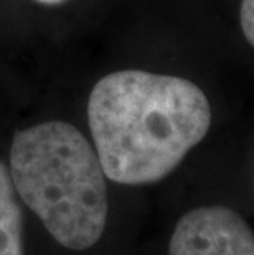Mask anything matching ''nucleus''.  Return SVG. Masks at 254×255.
<instances>
[{
  "label": "nucleus",
  "instance_id": "obj_1",
  "mask_svg": "<svg viewBox=\"0 0 254 255\" xmlns=\"http://www.w3.org/2000/svg\"><path fill=\"white\" fill-rule=\"evenodd\" d=\"M88 121L104 175L147 184L174 171L205 138L212 107L192 81L127 69L98 81Z\"/></svg>",
  "mask_w": 254,
  "mask_h": 255
},
{
  "label": "nucleus",
  "instance_id": "obj_2",
  "mask_svg": "<svg viewBox=\"0 0 254 255\" xmlns=\"http://www.w3.org/2000/svg\"><path fill=\"white\" fill-rule=\"evenodd\" d=\"M10 176L20 199L63 247L86 251L107 221L106 175L76 127L45 122L15 133Z\"/></svg>",
  "mask_w": 254,
  "mask_h": 255
},
{
  "label": "nucleus",
  "instance_id": "obj_3",
  "mask_svg": "<svg viewBox=\"0 0 254 255\" xmlns=\"http://www.w3.org/2000/svg\"><path fill=\"white\" fill-rule=\"evenodd\" d=\"M169 255H254V232L230 208H197L177 222Z\"/></svg>",
  "mask_w": 254,
  "mask_h": 255
},
{
  "label": "nucleus",
  "instance_id": "obj_4",
  "mask_svg": "<svg viewBox=\"0 0 254 255\" xmlns=\"http://www.w3.org/2000/svg\"><path fill=\"white\" fill-rule=\"evenodd\" d=\"M0 255H23L21 209L8 166L0 160Z\"/></svg>",
  "mask_w": 254,
  "mask_h": 255
},
{
  "label": "nucleus",
  "instance_id": "obj_5",
  "mask_svg": "<svg viewBox=\"0 0 254 255\" xmlns=\"http://www.w3.org/2000/svg\"><path fill=\"white\" fill-rule=\"evenodd\" d=\"M241 28L246 40L254 46V0H243L241 3Z\"/></svg>",
  "mask_w": 254,
  "mask_h": 255
},
{
  "label": "nucleus",
  "instance_id": "obj_6",
  "mask_svg": "<svg viewBox=\"0 0 254 255\" xmlns=\"http://www.w3.org/2000/svg\"><path fill=\"white\" fill-rule=\"evenodd\" d=\"M36 2H40V3H46V5H51V3H59V2H63V0H36Z\"/></svg>",
  "mask_w": 254,
  "mask_h": 255
}]
</instances>
